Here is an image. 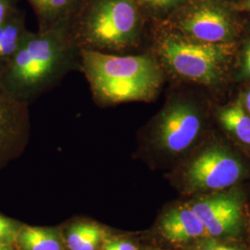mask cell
I'll return each mask as SVG.
<instances>
[{"instance_id": "cell-3", "label": "cell", "mask_w": 250, "mask_h": 250, "mask_svg": "<svg viewBox=\"0 0 250 250\" xmlns=\"http://www.w3.org/2000/svg\"><path fill=\"white\" fill-rule=\"evenodd\" d=\"M146 21L136 0H82L68 31L80 51L127 55L140 45Z\"/></svg>"}, {"instance_id": "cell-25", "label": "cell", "mask_w": 250, "mask_h": 250, "mask_svg": "<svg viewBox=\"0 0 250 250\" xmlns=\"http://www.w3.org/2000/svg\"><path fill=\"white\" fill-rule=\"evenodd\" d=\"M154 250V249H152V250Z\"/></svg>"}, {"instance_id": "cell-17", "label": "cell", "mask_w": 250, "mask_h": 250, "mask_svg": "<svg viewBox=\"0 0 250 250\" xmlns=\"http://www.w3.org/2000/svg\"><path fill=\"white\" fill-rule=\"evenodd\" d=\"M20 230L17 222L0 214V244L12 245L17 242Z\"/></svg>"}, {"instance_id": "cell-11", "label": "cell", "mask_w": 250, "mask_h": 250, "mask_svg": "<svg viewBox=\"0 0 250 250\" xmlns=\"http://www.w3.org/2000/svg\"><path fill=\"white\" fill-rule=\"evenodd\" d=\"M36 13L38 32H47L70 22L82 0H27Z\"/></svg>"}, {"instance_id": "cell-24", "label": "cell", "mask_w": 250, "mask_h": 250, "mask_svg": "<svg viewBox=\"0 0 250 250\" xmlns=\"http://www.w3.org/2000/svg\"><path fill=\"white\" fill-rule=\"evenodd\" d=\"M0 250H15L12 245H4L0 244Z\"/></svg>"}, {"instance_id": "cell-8", "label": "cell", "mask_w": 250, "mask_h": 250, "mask_svg": "<svg viewBox=\"0 0 250 250\" xmlns=\"http://www.w3.org/2000/svg\"><path fill=\"white\" fill-rule=\"evenodd\" d=\"M29 129V106L12 99L0 85V167L17 156Z\"/></svg>"}, {"instance_id": "cell-6", "label": "cell", "mask_w": 250, "mask_h": 250, "mask_svg": "<svg viewBox=\"0 0 250 250\" xmlns=\"http://www.w3.org/2000/svg\"><path fill=\"white\" fill-rule=\"evenodd\" d=\"M200 129L201 118L195 104L173 97L152 121L150 141L159 151L177 155L196 141Z\"/></svg>"}, {"instance_id": "cell-22", "label": "cell", "mask_w": 250, "mask_h": 250, "mask_svg": "<svg viewBox=\"0 0 250 250\" xmlns=\"http://www.w3.org/2000/svg\"><path fill=\"white\" fill-rule=\"evenodd\" d=\"M234 9L239 10V11H247L250 12V0H242L240 3L234 7Z\"/></svg>"}, {"instance_id": "cell-21", "label": "cell", "mask_w": 250, "mask_h": 250, "mask_svg": "<svg viewBox=\"0 0 250 250\" xmlns=\"http://www.w3.org/2000/svg\"><path fill=\"white\" fill-rule=\"evenodd\" d=\"M243 74L250 78V45H248L244 52V60H243Z\"/></svg>"}, {"instance_id": "cell-23", "label": "cell", "mask_w": 250, "mask_h": 250, "mask_svg": "<svg viewBox=\"0 0 250 250\" xmlns=\"http://www.w3.org/2000/svg\"><path fill=\"white\" fill-rule=\"evenodd\" d=\"M244 107L246 108V110L250 114V89L246 94V97H245V99H244Z\"/></svg>"}, {"instance_id": "cell-16", "label": "cell", "mask_w": 250, "mask_h": 250, "mask_svg": "<svg viewBox=\"0 0 250 250\" xmlns=\"http://www.w3.org/2000/svg\"><path fill=\"white\" fill-rule=\"evenodd\" d=\"M145 18L161 22L193 0H136Z\"/></svg>"}, {"instance_id": "cell-10", "label": "cell", "mask_w": 250, "mask_h": 250, "mask_svg": "<svg viewBox=\"0 0 250 250\" xmlns=\"http://www.w3.org/2000/svg\"><path fill=\"white\" fill-rule=\"evenodd\" d=\"M160 231L172 243L209 237L205 225L190 207H179L166 212L161 218Z\"/></svg>"}, {"instance_id": "cell-14", "label": "cell", "mask_w": 250, "mask_h": 250, "mask_svg": "<svg viewBox=\"0 0 250 250\" xmlns=\"http://www.w3.org/2000/svg\"><path fill=\"white\" fill-rule=\"evenodd\" d=\"M17 242L23 250H63L59 233L53 229L44 227L21 228Z\"/></svg>"}, {"instance_id": "cell-19", "label": "cell", "mask_w": 250, "mask_h": 250, "mask_svg": "<svg viewBox=\"0 0 250 250\" xmlns=\"http://www.w3.org/2000/svg\"><path fill=\"white\" fill-rule=\"evenodd\" d=\"M19 0H0V25L18 9Z\"/></svg>"}, {"instance_id": "cell-15", "label": "cell", "mask_w": 250, "mask_h": 250, "mask_svg": "<svg viewBox=\"0 0 250 250\" xmlns=\"http://www.w3.org/2000/svg\"><path fill=\"white\" fill-rule=\"evenodd\" d=\"M104 236L105 232L99 225L77 223L69 228L66 241L71 250H97Z\"/></svg>"}, {"instance_id": "cell-2", "label": "cell", "mask_w": 250, "mask_h": 250, "mask_svg": "<svg viewBox=\"0 0 250 250\" xmlns=\"http://www.w3.org/2000/svg\"><path fill=\"white\" fill-rule=\"evenodd\" d=\"M92 99L100 107L151 101L160 93L165 73L151 53H102L81 50V71Z\"/></svg>"}, {"instance_id": "cell-13", "label": "cell", "mask_w": 250, "mask_h": 250, "mask_svg": "<svg viewBox=\"0 0 250 250\" xmlns=\"http://www.w3.org/2000/svg\"><path fill=\"white\" fill-rule=\"evenodd\" d=\"M219 120L226 131L242 143L250 145V114L241 100L223 108L219 113Z\"/></svg>"}, {"instance_id": "cell-9", "label": "cell", "mask_w": 250, "mask_h": 250, "mask_svg": "<svg viewBox=\"0 0 250 250\" xmlns=\"http://www.w3.org/2000/svg\"><path fill=\"white\" fill-rule=\"evenodd\" d=\"M205 225L208 236L235 232L241 221V206L236 197L217 195L200 199L190 206Z\"/></svg>"}, {"instance_id": "cell-5", "label": "cell", "mask_w": 250, "mask_h": 250, "mask_svg": "<svg viewBox=\"0 0 250 250\" xmlns=\"http://www.w3.org/2000/svg\"><path fill=\"white\" fill-rule=\"evenodd\" d=\"M163 21L189 39L202 43H230L237 35L232 10L220 0H193Z\"/></svg>"}, {"instance_id": "cell-20", "label": "cell", "mask_w": 250, "mask_h": 250, "mask_svg": "<svg viewBox=\"0 0 250 250\" xmlns=\"http://www.w3.org/2000/svg\"><path fill=\"white\" fill-rule=\"evenodd\" d=\"M193 250H238L236 248L223 243L206 239L197 245Z\"/></svg>"}, {"instance_id": "cell-4", "label": "cell", "mask_w": 250, "mask_h": 250, "mask_svg": "<svg viewBox=\"0 0 250 250\" xmlns=\"http://www.w3.org/2000/svg\"><path fill=\"white\" fill-rule=\"evenodd\" d=\"M154 43L150 53L164 73L202 84L222 79L232 57L234 44L198 43L182 35L164 21L154 22Z\"/></svg>"}, {"instance_id": "cell-1", "label": "cell", "mask_w": 250, "mask_h": 250, "mask_svg": "<svg viewBox=\"0 0 250 250\" xmlns=\"http://www.w3.org/2000/svg\"><path fill=\"white\" fill-rule=\"evenodd\" d=\"M63 24L47 32H29L0 72V85L16 101L30 106L73 71H81V51Z\"/></svg>"}, {"instance_id": "cell-7", "label": "cell", "mask_w": 250, "mask_h": 250, "mask_svg": "<svg viewBox=\"0 0 250 250\" xmlns=\"http://www.w3.org/2000/svg\"><path fill=\"white\" fill-rule=\"evenodd\" d=\"M242 173L241 162L231 153L221 147H211L190 163L186 178L192 188L222 190L234 185Z\"/></svg>"}, {"instance_id": "cell-18", "label": "cell", "mask_w": 250, "mask_h": 250, "mask_svg": "<svg viewBox=\"0 0 250 250\" xmlns=\"http://www.w3.org/2000/svg\"><path fill=\"white\" fill-rule=\"evenodd\" d=\"M102 250H137V248L125 239H108L104 242Z\"/></svg>"}, {"instance_id": "cell-12", "label": "cell", "mask_w": 250, "mask_h": 250, "mask_svg": "<svg viewBox=\"0 0 250 250\" xmlns=\"http://www.w3.org/2000/svg\"><path fill=\"white\" fill-rule=\"evenodd\" d=\"M29 32L25 13L19 8L0 25V72L18 51Z\"/></svg>"}]
</instances>
